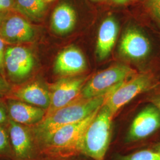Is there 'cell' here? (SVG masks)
I'll use <instances>...</instances> for the list:
<instances>
[{
	"label": "cell",
	"instance_id": "16",
	"mask_svg": "<svg viewBox=\"0 0 160 160\" xmlns=\"http://www.w3.org/2000/svg\"><path fill=\"white\" fill-rule=\"evenodd\" d=\"M15 97L42 109H48L51 104L50 93L40 83L35 82L28 84L15 93Z\"/></svg>",
	"mask_w": 160,
	"mask_h": 160
},
{
	"label": "cell",
	"instance_id": "6",
	"mask_svg": "<svg viewBox=\"0 0 160 160\" xmlns=\"http://www.w3.org/2000/svg\"><path fill=\"white\" fill-rule=\"evenodd\" d=\"M88 80L87 77L66 78L53 84L49 92L51 104L46 114H50L79 99L82 89Z\"/></svg>",
	"mask_w": 160,
	"mask_h": 160
},
{
	"label": "cell",
	"instance_id": "18",
	"mask_svg": "<svg viewBox=\"0 0 160 160\" xmlns=\"http://www.w3.org/2000/svg\"><path fill=\"white\" fill-rule=\"evenodd\" d=\"M120 160H160V151L144 149L123 156Z\"/></svg>",
	"mask_w": 160,
	"mask_h": 160
},
{
	"label": "cell",
	"instance_id": "9",
	"mask_svg": "<svg viewBox=\"0 0 160 160\" xmlns=\"http://www.w3.org/2000/svg\"><path fill=\"white\" fill-rule=\"evenodd\" d=\"M160 128V112L154 104L143 108L132 123L128 139L132 141L148 137Z\"/></svg>",
	"mask_w": 160,
	"mask_h": 160
},
{
	"label": "cell",
	"instance_id": "25",
	"mask_svg": "<svg viewBox=\"0 0 160 160\" xmlns=\"http://www.w3.org/2000/svg\"><path fill=\"white\" fill-rule=\"evenodd\" d=\"M151 102L152 104L155 106L160 112V93L154 95L151 98Z\"/></svg>",
	"mask_w": 160,
	"mask_h": 160
},
{
	"label": "cell",
	"instance_id": "31",
	"mask_svg": "<svg viewBox=\"0 0 160 160\" xmlns=\"http://www.w3.org/2000/svg\"><path fill=\"white\" fill-rule=\"evenodd\" d=\"M93 1H100L102 0H93Z\"/></svg>",
	"mask_w": 160,
	"mask_h": 160
},
{
	"label": "cell",
	"instance_id": "19",
	"mask_svg": "<svg viewBox=\"0 0 160 160\" xmlns=\"http://www.w3.org/2000/svg\"><path fill=\"white\" fill-rule=\"evenodd\" d=\"M0 157L14 160L10 138L6 131L0 126Z\"/></svg>",
	"mask_w": 160,
	"mask_h": 160
},
{
	"label": "cell",
	"instance_id": "5",
	"mask_svg": "<svg viewBox=\"0 0 160 160\" xmlns=\"http://www.w3.org/2000/svg\"><path fill=\"white\" fill-rule=\"evenodd\" d=\"M157 82L148 72L136 74L109 94L104 104L114 115L122 107L138 95L153 89Z\"/></svg>",
	"mask_w": 160,
	"mask_h": 160
},
{
	"label": "cell",
	"instance_id": "20",
	"mask_svg": "<svg viewBox=\"0 0 160 160\" xmlns=\"http://www.w3.org/2000/svg\"><path fill=\"white\" fill-rule=\"evenodd\" d=\"M147 6L151 14L160 24V0H148Z\"/></svg>",
	"mask_w": 160,
	"mask_h": 160
},
{
	"label": "cell",
	"instance_id": "29",
	"mask_svg": "<svg viewBox=\"0 0 160 160\" xmlns=\"http://www.w3.org/2000/svg\"><path fill=\"white\" fill-rule=\"evenodd\" d=\"M3 11H4V10H3V9L2 8V7H1V6H0V12H3Z\"/></svg>",
	"mask_w": 160,
	"mask_h": 160
},
{
	"label": "cell",
	"instance_id": "27",
	"mask_svg": "<svg viewBox=\"0 0 160 160\" xmlns=\"http://www.w3.org/2000/svg\"><path fill=\"white\" fill-rule=\"evenodd\" d=\"M4 19V18L3 17V15L0 12V26H1V24L2 23Z\"/></svg>",
	"mask_w": 160,
	"mask_h": 160
},
{
	"label": "cell",
	"instance_id": "4",
	"mask_svg": "<svg viewBox=\"0 0 160 160\" xmlns=\"http://www.w3.org/2000/svg\"><path fill=\"white\" fill-rule=\"evenodd\" d=\"M136 74V71L128 65H114L88 80L82 89L79 99H89L108 93Z\"/></svg>",
	"mask_w": 160,
	"mask_h": 160
},
{
	"label": "cell",
	"instance_id": "15",
	"mask_svg": "<svg viewBox=\"0 0 160 160\" xmlns=\"http://www.w3.org/2000/svg\"><path fill=\"white\" fill-rule=\"evenodd\" d=\"M77 22V15L74 8L67 3L57 6L53 12L51 27L57 34L64 35L71 32Z\"/></svg>",
	"mask_w": 160,
	"mask_h": 160
},
{
	"label": "cell",
	"instance_id": "3",
	"mask_svg": "<svg viewBox=\"0 0 160 160\" xmlns=\"http://www.w3.org/2000/svg\"><path fill=\"white\" fill-rule=\"evenodd\" d=\"M113 118L104 104L86 129L81 143V154L92 160H104L110 145Z\"/></svg>",
	"mask_w": 160,
	"mask_h": 160
},
{
	"label": "cell",
	"instance_id": "22",
	"mask_svg": "<svg viewBox=\"0 0 160 160\" xmlns=\"http://www.w3.org/2000/svg\"><path fill=\"white\" fill-rule=\"evenodd\" d=\"M10 86L0 75V97L3 96L6 93L9 91Z\"/></svg>",
	"mask_w": 160,
	"mask_h": 160
},
{
	"label": "cell",
	"instance_id": "1",
	"mask_svg": "<svg viewBox=\"0 0 160 160\" xmlns=\"http://www.w3.org/2000/svg\"><path fill=\"white\" fill-rule=\"evenodd\" d=\"M112 91L92 98L78 99L62 108L46 114L36 129V145L58 129L83 120L100 109Z\"/></svg>",
	"mask_w": 160,
	"mask_h": 160
},
{
	"label": "cell",
	"instance_id": "30",
	"mask_svg": "<svg viewBox=\"0 0 160 160\" xmlns=\"http://www.w3.org/2000/svg\"><path fill=\"white\" fill-rule=\"evenodd\" d=\"M44 1H47V2H51V1H53V0H43Z\"/></svg>",
	"mask_w": 160,
	"mask_h": 160
},
{
	"label": "cell",
	"instance_id": "17",
	"mask_svg": "<svg viewBox=\"0 0 160 160\" xmlns=\"http://www.w3.org/2000/svg\"><path fill=\"white\" fill-rule=\"evenodd\" d=\"M16 4L17 10L32 20L39 19L45 12L43 0H16Z\"/></svg>",
	"mask_w": 160,
	"mask_h": 160
},
{
	"label": "cell",
	"instance_id": "7",
	"mask_svg": "<svg viewBox=\"0 0 160 160\" xmlns=\"http://www.w3.org/2000/svg\"><path fill=\"white\" fill-rule=\"evenodd\" d=\"M9 138L14 160H36L39 151L28 131L10 120Z\"/></svg>",
	"mask_w": 160,
	"mask_h": 160
},
{
	"label": "cell",
	"instance_id": "28",
	"mask_svg": "<svg viewBox=\"0 0 160 160\" xmlns=\"http://www.w3.org/2000/svg\"><path fill=\"white\" fill-rule=\"evenodd\" d=\"M155 149H156V150H158V151H160V143H158L156 146H155Z\"/></svg>",
	"mask_w": 160,
	"mask_h": 160
},
{
	"label": "cell",
	"instance_id": "8",
	"mask_svg": "<svg viewBox=\"0 0 160 160\" xmlns=\"http://www.w3.org/2000/svg\"><path fill=\"white\" fill-rule=\"evenodd\" d=\"M5 52L4 66L12 78L21 80L31 73L34 59L30 50L22 46H12Z\"/></svg>",
	"mask_w": 160,
	"mask_h": 160
},
{
	"label": "cell",
	"instance_id": "11",
	"mask_svg": "<svg viewBox=\"0 0 160 160\" xmlns=\"http://www.w3.org/2000/svg\"><path fill=\"white\" fill-rule=\"evenodd\" d=\"M0 35L10 43L28 42L34 38V30L26 19L12 16L4 19L0 26Z\"/></svg>",
	"mask_w": 160,
	"mask_h": 160
},
{
	"label": "cell",
	"instance_id": "12",
	"mask_svg": "<svg viewBox=\"0 0 160 160\" xmlns=\"http://www.w3.org/2000/svg\"><path fill=\"white\" fill-rule=\"evenodd\" d=\"M86 59L78 48L69 46L61 52L55 62V71L62 75L78 74L86 70Z\"/></svg>",
	"mask_w": 160,
	"mask_h": 160
},
{
	"label": "cell",
	"instance_id": "13",
	"mask_svg": "<svg viewBox=\"0 0 160 160\" xmlns=\"http://www.w3.org/2000/svg\"><path fill=\"white\" fill-rule=\"evenodd\" d=\"M119 32V26L113 17L106 18L101 24L98 32L96 53L100 60L108 57L114 47Z\"/></svg>",
	"mask_w": 160,
	"mask_h": 160
},
{
	"label": "cell",
	"instance_id": "2",
	"mask_svg": "<svg viewBox=\"0 0 160 160\" xmlns=\"http://www.w3.org/2000/svg\"><path fill=\"white\" fill-rule=\"evenodd\" d=\"M99 110L83 120L58 129L40 141L37 145L40 154L67 158L81 153L82 140L85 132Z\"/></svg>",
	"mask_w": 160,
	"mask_h": 160
},
{
	"label": "cell",
	"instance_id": "26",
	"mask_svg": "<svg viewBox=\"0 0 160 160\" xmlns=\"http://www.w3.org/2000/svg\"><path fill=\"white\" fill-rule=\"evenodd\" d=\"M113 1L118 4H125L129 0H113Z\"/></svg>",
	"mask_w": 160,
	"mask_h": 160
},
{
	"label": "cell",
	"instance_id": "10",
	"mask_svg": "<svg viewBox=\"0 0 160 160\" xmlns=\"http://www.w3.org/2000/svg\"><path fill=\"white\" fill-rule=\"evenodd\" d=\"M120 53L130 59L140 61L148 57L151 50L148 38L137 29H129L123 34L119 46Z\"/></svg>",
	"mask_w": 160,
	"mask_h": 160
},
{
	"label": "cell",
	"instance_id": "23",
	"mask_svg": "<svg viewBox=\"0 0 160 160\" xmlns=\"http://www.w3.org/2000/svg\"><path fill=\"white\" fill-rule=\"evenodd\" d=\"M0 6L4 11L9 10L12 6V0H0Z\"/></svg>",
	"mask_w": 160,
	"mask_h": 160
},
{
	"label": "cell",
	"instance_id": "21",
	"mask_svg": "<svg viewBox=\"0 0 160 160\" xmlns=\"http://www.w3.org/2000/svg\"><path fill=\"white\" fill-rule=\"evenodd\" d=\"M4 40L0 35V71H2L4 66Z\"/></svg>",
	"mask_w": 160,
	"mask_h": 160
},
{
	"label": "cell",
	"instance_id": "14",
	"mask_svg": "<svg viewBox=\"0 0 160 160\" xmlns=\"http://www.w3.org/2000/svg\"><path fill=\"white\" fill-rule=\"evenodd\" d=\"M8 108L12 120L18 124L39 123L46 115L43 109L19 101H10Z\"/></svg>",
	"mask_w": 160,
	"mask_h": 160
},
{
	"label": "cell",
	"instance_id": "24",
	"mask_svg": "<svg viewBox=\"0 0 160 160\" xmlns=\"http://www.w3.org/2000/svg\"><path fill=\"white\" fill-rule=\"evenodd\" d=\"M7 120V115L6 110L0 105V125L4 123Z\"/></svg>",
	"mask_w": 160,
	"mask_h": 160
}]
</instances>
